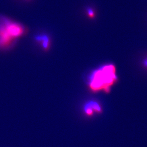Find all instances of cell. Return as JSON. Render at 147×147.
<instances>
[{"label":"cell","instance_id":"cell-5","mask_svg":"<svg viewBox=\"0 0 147 147\" xmlns=\"http://www.w3.org/2000/svg\"><path fill=\"white\" fill-rule=\"evenodd\" d=\"M86 15L90 19H93L96 16L95 11L92 8L88 7L86 9Z\"/></svg>","mask_w":147,"mask_h":147},{"label":"cell","instance_id":"cell-2","mask_svg":"<svg viewBox=\"0 0 147 147\" xmlns=\"http://www.w3.org/2000/svg\"><path fill=\"white\" fill-rule=\"evenodd\" d=\"M25 29L20 24L3 19L0 21V48H7L23 36Z\"/></svg>","mask_w":147,"mask_h":147},{"label":"cell","instance_id":"cell-1","mask_svg":"<svg viewBox=\"0 0 147 147\" xmlns=\"http://www.w3.org/2000/svg\"><path fill=\"white\" fill-rule=\"evenodd\" d=\"M117 81L115 66L113 64L107 65L93 73L89 87L92 91L102 90L108 93L111 90V87Z\"/></svg>","mask_w":147,"mask_h":147},{"label":"cell","instance_id":"cell-3","mask_svg":"<svg viewBox=\"0 0 147 147\" xmlns=\"http://www.w3.org/2000/svg\"><path fill=\"white\" fill-rule=\"evenodd\" d=\"M36 40L39 42L44 50H46L49 49L50 46V40L49 38L45 35H40L37 36Z\"/></svg>","mask_w":147,"mask_h":147},{"label":"cell","instance_id":"cell-6","mask_svg":"<svg viewBox=\"0 0 147 147\" xmlns=\"http://www.w3.org/2000/svg\"><path fill=\"white\" fill-rule=\"evenodd\" d=\"M142 65L145 68L147 69V57L145 58L142 62Z\"/></svg>","mask_w":147,"mask_h":147},{"label":"cell","instance_id":"cell-4","mask_svg":"<svg viewBox=\"0 0 147 147\" xmlns=\"http://www.w3.org/2000/svg\"><path fill=\"white\" fill-rule=\"evenodd\" d=\"M89 103L94 112L98 113H100L102 112V108L98 102L95 101H91Z\"/></svg>","mask_w":147,"mask_h":147}]
</instances>
